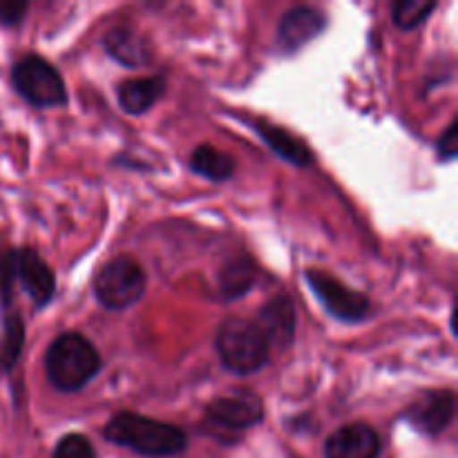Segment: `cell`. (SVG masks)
Returning a JSON list of instances; mask_svg holds the SVG:
<instances>
[{"mask_svg":"<svg viewBox=\"0 0 458 458\" xmlns=\"http://www.w3.org/2000/svg\"><path fill=\"white\" fill-rule=\"evenodd\" d=\"M259 137L267 141V146L271 148L276 155H280L282 159H286L293 165H309L313 161L311 150L304 146L300 139H295L293 134L286 132L284 128H277L271 123H258Z\"/></svg>","mask_w":458,"mask_h":458,"instance_id":"15","label":"cell"},{"mask_svg":"<svg viewBox=\"0 0 458 458\" xmlns=\"http://www.w3.org/2000/svg\"><path fill=\"white\" fill-rule=\"evenodd\" d=\"M437 9V3H425V0H401L394 4V22L401 30H414L419 27L429 13Z\"/></svg>","mask_w":458,"mask_h":458,"instance_id":"18","label":"cell"},{"mask_svg":"<svg viewBox=\"0 0 458 458\" xmlns=\"http://www.w3.org/2000/svg\"><path fill=\"white\" fill-rule=\"evenodd\" d=\"M325 13L313 7H295L282 16L277 27V43L286 54L302 49L309 40L325 30Z\"/></svg>","mask_w":458,"mask_h":458,"instance_id":"9","label":"cell"},{"mask_svg":"<svg viewBox=\"0 0 458 458\" xmlns=\"http://www.w3.org/2000/svg\"><path fill=\"white\" fill-rule=\"evenodd\" d=\"M22 340H25V327H22L21 318L13 313V316L7 318L4 322V343H3V369H12L16 365V358L21 353Z\"/></svg>","mask_w":458,"mask_h":458,"instance_id":"19","label":"cell"},{"mask_svg":"<svg viewBox=\"0 0 458 458\" xmlns=\"http://www.w3.org/2000/svg\"><path fill=\"white\" fill-rule=\"evenodd\" d=\"M191 168L210 182H226L235 170V161L213 146H199L191 157Z\"/></svg>","mask_w":458,"mask_h":458,"instance_id":"16","label":"cell"},{"mask_svg":"<svg viewBox=\"0 0 458 458\" xmlns=\"http://www.w3.org/2000/svg\"><path fill=\"white\" fill-rule=\"evenodd\" d=\"M438 152H441L443 159H454L456 157V152H458V123L456 121H452V123L447 125L445 134L438 139Z\"/></svg>","mask_w":458,"mask_h":458,"instance_id":"21","label":"cell"},{"mask_svg":"<svg viewBox=\"0 0 458 458\" xmlns=\"http://www.w3.org/2000/svg\"><path fill=\"white\" fill-rule=\"evenodd\" d=\"M327 458H378L380 438L369 425H344L331 434L325 447Z\"/></svg>","mask_w":458,"mask_h":458,"instance_id":"10","label":"cell"},{"mask_svg":"<svg viewBox=\"0 0 458 458\" xmlns=\"http://www.w3.org/2000/svg\"><path fill=\"white\" fill-rule=\"evenodd\" d=\"M12 81L18 94L36 107L63 106L67 101L61 74L38 56H25L13 65Z\"/></svg>","mask_w":458,"mask_h":458,"instance_id":"5","label":"cell"},{"mask_svg":"<svg viewBox=\"0 0 458 458\" xmlns=\"http://www.w3.org/2000/svg\"><path fill=\"white\" fill-rule=\"evenodd\" d=\"M255 282V267L246 258L235 259V262L226 264L219 276V286H222V293L226 298H242L244 293H249L250 286Z\"/></svg>","mask_w":458,"mask_h":458,"instance_id":"17","label":"cell"},{"mask_svg":"<svg viewBox=\"0 0 458 458\" xmlns=\"http://www.w3.org/2000/svg\"><path fill=\"white\" fill-rule=\"evenodd\" d=\"M307 282L311 286L313 293L320 298V302L325 304L327 311L331 316H335L338 320L344 322H358L369 313V300L362 293L347 289L344 284H340L335 277H331L329 273L322 271H309Z\"/></svg>","mask_w":458,"mask_h":458,"instance_id":"6","label":"cell"},{"mask_svg":"<svg viewBox=\"0 0 458 458\" xmlns=\"http://www.w3.org/2000/svg\"><path fill=\"white\" fill-rule=\"evenodd\" d=\"M0 369H3V360H0Z\"/></svg>","mask_w":458,"mask_h":458,"instance_id":"23","label":"cell"},{"mask_svg":"<svg viewBox=\"0 0 458 458\" xmlns=\"http://www.w3.org/2000/svg\"><path fill=\"white\" fill-rule=\"evenodd\" d=\"M454 396L450 392H428L405 411L407 423L423 434H441L454 419Z\"/></svg>","mask_w":458,"mask_h":458,"instance_id":"8","label":"cell"},{"mask_svg":"<svg viewBox=\"0 0 458 458\" xmlns=\"http://www.w3.org/2000/svg\"><path fill=\"white\" fill-rule=\"evenodd\" d=\"M262 416V403L249 392L217 398L206 407V419H208L210 428L224 434L244 432L250 425L259 423Z\"/></svg>","mask_w":458,"mask_h":458,"instance_id":"7","label":"cell"},{"mask_svg":"<svg viewBox=\"0 0 458 458\" xmlns=\"http://www.w3.org/2000/svg\"><path fill=\"white\" fill-rule=\"evenodd\" d=\"M25 12L27 3H22V0H4V3H0V22H4V25H16L25 16Z\"/></svg>","mask_w":458,"mask_h":458,"instance_id":"22","label":"cell"},{"mask_svg":"<svg viewBox=\"0 0 458 458\" xmlns=\"http://www.w3.org/2000/svg\"><path fill=\"white\" fill-rule=\"evenodd\" d=\"M16 277L30 298L34 300L36 307H45L49 300L54 298L56 291V277H54L52 268L43 262L36 250H18L16 253Z\"/></svg>","mask_w":458,"mask_h":458,"instance_id":"11","label":"cell"},{"mask_svg":"<svg viewBox=\"0 0 458 458\" xmlns=\"http://www.w3.org/2000/svg\"><path fill=\"white\" fill-rule=\"evenodd\" d=\"M164 89V76H150V79L125 81L123 85H119L116 97H119L121 107H123L128 114H143V112L150 110V107L159 101Z\"/></svg>","mask_w":458,"mask_h":458,"instance_id":"13","label":"cell"},{"mask_svg":"<svg viewBox=\"0 0 458 458\" xmlns=\"http://www.w3.org/2000/svg\"><path fill=\"white\" fill-rule=\"evenodd\" d=\"M295 322H298V318H295V307L291 298L277 295V298L268 300L267 307L259 311L258 327L264 331L268 344L289 347L295 335Z\"/></svg>","mask_w":458,"mask_h":458,"instance_id":"12","label":"cell"},{"mask_svg":"<svg viewBox=\"0 0 458 458\" xmlns=\"http://www.w3.org/2000/svg\"><path fill=\"white\" fill-rule=\"evenodd\" d=\"M106 438L143 456H174L186 450V434L179 428L139 414L121 411L106 425Z\"/></svg>","mask_w":458,"mask_h":458,"instance_id":"1","label":"cell"},{"mask_svg":"<svg viewBox=\"0 0 458 458\" xmlns=\"http://www.w3.org/2000/svg\"><path fill=\"white\" fill-rule=\"evenodd\" d=\"M146 273L132 258H114L101 268L94 282L97 300L106 309H128L141 300Z\"/></svg>","mask_w":458,"mask_h":458,"instance_id":"4","label":"cell"},{"mask_svg":"<svg viewBox=\"0 0 458 458\" xmlns=\"http://www.w3.org/2000/svg\"><path fill=\"white\" fill-rule=\"evenodd\" d=\"M106 49L112 58L130 67L146 65L150 58V49H148L146 38L137 34V31L128 30V27H119L112 30L106 36Z\"/></svg>","mask_w":458,"mask_h":458,"instance_id":"14","label":"cell"},{"mask_svg":"<svg viewBox=\"0 0 458 458\" xmlns=\"http://www.w3.org/2000/svg\"><path fill=\"white\" fill-rule=\"evenodd\" d=\"M54 458H97L92 443L81 434H67L61 438L54 452Z\"/></svg>","mask_w":458,"mask_h":458,"instance_id":"20","label":"cell"},{"mask_svg":"<svg viewBox=\"0 0 458 458\" xmlns=\"http://www.w3.org/2000/svg\"><path fill=\"white\" fill-rule=\"evenodd\" d=\"M45 369L49 383L61 392L83 389L101 369V358L94 344L79 334H63L49 344L45 353Z\"/></svg>","mask_w":458,"mask_h":458,"instance_id":"2","label":"cell"},{"mask_svg":"<svg viewBox=\"0 0 458 458\" xmlns=\"http://www.w3.org/2000/svg\"><path fill=\"white\" fill-rule=\"evenodd\" d=\"M267 335L259 329L258 322L249 320H226L219 329L217 335V352L222 358L224 367L235 374L246 376L262 369L268 358Z\"/></svg>","mask_w":458,"mask_h":458,"instance_id":"3","label":"cell"}]
</instances>
